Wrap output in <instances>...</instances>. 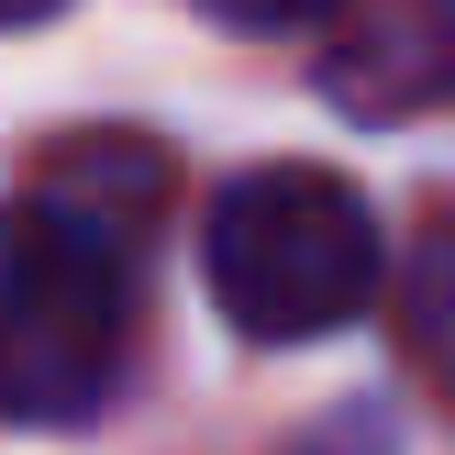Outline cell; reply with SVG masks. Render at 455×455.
Wrapping results in <instances>:
<instances>
[{"label": "cell", "instance_id": "6da1fadb", "mask_svg": "<svg viewBox=\"0 0 455 455\" xmlns=\"http://www.w3.org/2000/svg\"><path fill=\"white\" fill-rule=\"evenodd\" d=\"M167 212V156L133 133H78L22 178L0 222V411L78 422L111 389L133 256Z\"/></svg>", "mask_w": 455, "mask_h": 455}, {"label": "cell", "instance_id": "7a4b0ae2", "mask_svg": "<svg viewBox=\"0 0 455 455\" xmlns=\"http://www.w3.org/2000/svg\"><path fill=\"white\" fill-rule=\"evenodd\" d=\"M378 212L333 167H244L200 222V278L244 345H311L378 300Z\"/></svg>", "mask_w": 455, "mask_h": 455}, {"label": "cell", "instance_id": "3957f363", "mask_svg": "<svg viewBox=\"0 0 455 455\" xmlns=\"http://www.w3.org/2000/svg\"><path fill=\"white\" fill-rule=\"evenodd\" d=\"M411 333H422V355L455 378V234L422 256V278H411Z\"/></svg>", "mask_w": 455, "mask_h": 455}, {"label": "cell", "instance_id": "277c9868", "mask_svg": "<svg viewBox=\"0 0 455 455\" xmlns=\"http://www.w3.org/2000/svg\"><path fill=\"white\" fill-rule=\"evenodd\" d=\"M212 22H234V34H300V22L345 12V0H200Z\"/></svg>", "mask_w": 455, "mask_h": 455}, {"label": "cell", "instance_id": "5b68a950", "mask_svg": "<svg viewBox=\"0 0 455 455\" xmlns=\"http://www.w3.org/2000/svg\"><path fill=\"white\" fill-rule=\"evenodd\" d=\"M44 12H67V0H0V34H22V22H44Z\"/></svg>", "mask_w": 455, "mask_h": 455}, {"label": "cell", "instance_id": "8992f818", "mask_svg": "<svg viewBox=\"0 0 455 455\" xmlns=\"http://www.w3.org/2000/svg\"><path fill=\"white\" fill-rule=\"evenodd\" d=\"M411 22H422V34H455V0H422Z\"/></svg>", "mask_w": 455, "mask_h": 455}]
</instances>
